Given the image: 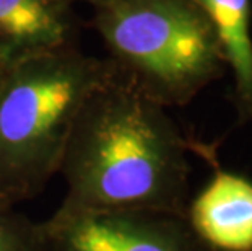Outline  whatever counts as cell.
I'll return each instance as SVG.
<instances>
[{"mask_svg": "<svg viewBox=\"0 0 252 251\" xmlns=\"http://www.w3.org/2000/svg\"><path fill=\"white\" fill-rule=\"evenodd\" d=\"M0 251H49L44 222L17 207H0Z\"/></svg>", "mask_w": 252, "mask_h": 251, "instance_id": "obj_8", "label": "cell"}, {"mask_svg": "<svg viewBox=\"0 0 252 251\" xmlns=\"http://www.w3.org/2000/svg\"><path fill=\"white\" fill-rule=\"evenodd\" d=\"M44 227L49 251H213L179 214L57 207Z\"/></svg>", "mask_w": 252, "mask_h": 251, "instance_id": "obj_4", "label": "cell"}, {"mask_svg": "<svg viewBox=\"0 0 252 251\" xmlns=\"http://www.w3.org/2000/svg\"><path fill=\"white\" fill-rule=\"evenodd\" d=\"M93 26L116 71L164 108L190 103L226 69L197 0H106Z\"/></svg>", "mask_w": 252, "mask_h": 251, "instance_id": "obj_3", "label": "cell"}, {"mask_svg": "<svg viewBox=\"0 0 252 251\" xmlns=\"http://www.w3.org/2000/svg\"><path fill=\"white\" fill-rule=\"evenodd\" d=\"M215 168L187 206V222L213 251H252V181Z\"/></svg>", "mask_w": 252, "mask_h": 251, "instance_id": "obj_6", "label": "cell"}, {"mask_svg": "<svg viewBox=\"0 0 252 251\" xmlns=\"http://www.w3.org/2000/svg\"><path fill=\"white\" fill-rule=\"evenodd\" d=\"M0 67H2V66H0Z\"/></svg>", "mask_w": 252, "mask_h": 251, "instance_id": "obj_10", "label": "cell"}, {"mask_svg": "<svg viewBox=\"0 0 252 251\" xmlns=\"http://www.w3.org/2000/svg\"><path fill=\"white\" fill-rule=\"evenodd\" d=\"M168 108L119 72L101 83L75 117L59 175L65 211H153L186 215L187 141Z\"/></svg>", "mask_w": 252, "mask_h": 251, "instance_id": "obj_1", "label": "cell"}, {"mask_svg": "<svg viewBox=\"0 0 252 251\" xmlns=\"http://www.w3.org/2000/svg\"><path fill=\"white\" fill-rule=\"evenodd\" d=\"M72 3H78V2H83V3H90L91 7H96V5H99V3H103V2H106V0H70Z\"/></svg>", "mask_w": 252, "mask_h": 251, "instance_id": "obj_9", "label": "cell"}, {"mask_svg": "<svg viewBox=\"0 0 252 251\" xmlns=\"http://www.w3.org/2000/svg\"><path fill=\"white\" fill-rule=\"evenodd\" d=\"M215 28L226 67L234 77V106L241 121H252L251 0H197Z\"/></svg>", "mask_w": 252, "mask_h": 251, "instance_id": "obj_7", "label": "cell"}, {"mask_svg": "<svg viewBox=\"0 0 252 251\" xmlns=\"http://www.w3.org/2000/svg\"><path fill=\"white\" fill-rule=\"evenodd\" d=\"M80 30L70 0H0V66L77 47Z\"/></svg>", "mask_w": 252, "mask_h": 251, "instance_id": "obj_5", "label": "cell"}, {"mask_svg": "<svg viewBox=\"0 0 252 251\" xmlns=\"http://www.w3.org/2000/svg\"><path fill=\"white\" fill-rule=\"evenodd\" d=\"M114 72L78 46L0 67V207L33 199L59 175L80 108Z\"/></svg>", "mask_w": 252, "mask_h": 251, "instance_id": "obj_2", "label": "cell"}]
</instances>
